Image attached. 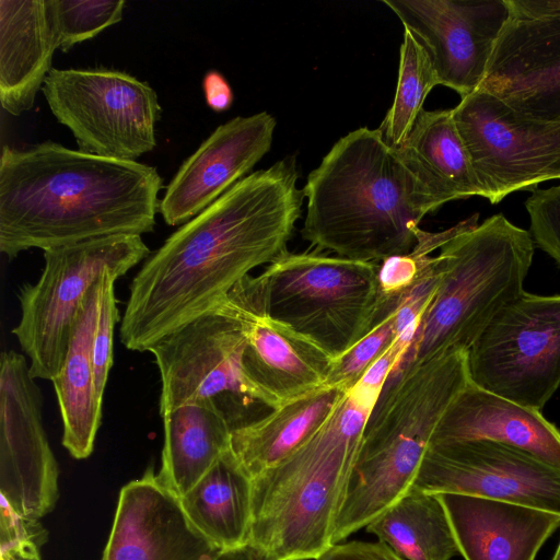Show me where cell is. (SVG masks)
<instances>
[{
	"mask_svg": "<svg viewBox=\"0 0 560 560\" xmlns=\"http://www.w3.org/2000/svg\"><path fill=\"white\" fill-rule=\"evenodd\" d=\"M551 560H560V542Z\"/></svg>",
	"mask_w": 560,
	"mask_h": 560,
	"instance_id": "cell-38",
	"label": "cell"
},
{
	"mask_svg": "<svg viewBox=\"0 0 560 560\" xmlns=\"http://www.w3.org/2000/svg\"><path fill=\"white\" fill-rule=\"evenodd\" d=\"M104 271L89 289L72 326L63 364L52 378L62 420V445L77 459L93 450L102 419L103 397L96 389L93 338L106 280Z\"/></svg>",
	"mask_w": 560,
	"mask_h": 560,
	"instance_id": "cell-22",
	"label": "cell"
},
{
	"mask_svg": "<svg viewBox=\"0 0 560 560\" xmlns=\"http://www.w3.org/2000/svg\"><path fill=\"white\" fill-rule=\"evenodd\" d=\"M534 244L528 231L502 213L446 242L438 254L442 264L438 289L387 381L445 353L468 351L491 320L524 292Z\"/></svg>",
	"mask_w": 560,
	"mask_h": 560,
	"instance_id": "cell-6",
	"label": "cell"
},
{
	"mask_svg": "<svg viewBox=\"0 0 560 560\" xmlns=\"http://www.w3.org/2000/svg\"><path fill=\"white\" fill-rule=\"evenodd\" d=\"M48 533L38 518L15 512L0 497V551L14 560H40Z\"/></svg>",
	"mask_w": 560,
	"mask_h": 560,
	"instance_id": "cell-32",
	"label": "cell"
},
{
	"mask_svg": "<svg viewBox=\"0 0 560 560\" xmlns=\"http://www.w3.org/2000/svg\"><path fill=\"white\" fill-rule=\"evenodd\" d=\"M117 273H109L100 307L93 338V369L97 393L104 397L108 374L113 366V339L116 324L121 320L115 294Z\"/></svg>",
	"mask_w": 560,
	"mask_h": 560,
	"instance_id": "cell-34",
	"label": "cell"
},
{
	"mask_svg": "<svg viewBox=\"0 0 560 560\" xmlns=\"http://www.w3.org/2000/svg\"><path fill=\"white\" fill-rule=\"evenodd\" d=\"M163 179L156 168L52 141L3 145L0 252L12 259L92 238L152 232Z\"/></svg>",
	"mask_w": 560,
	"mask_h": 560,
	"instance_id": "cell-2",
	"label": "cell"
},
{
	"mask_svg": "<svg viewBox=\"0 0 560 560\" xmlns=\"http://www.w3.org/2000/svg\"><path fill=\"white\" fill-rule=\"evenodd\" d=\"M1 560H14V559H13V558H10V557L1 556Z\"/></svg>",
	"mask_w": 560,
	"mask_h": 560,
	"instance_id": "cell-39",
	"label": "cell"
},
{
	"mask_svg": "<svg viewBox=\"0 0 560 560\" xmlns=\"http://www.w3.org/2000/svg\"><path fill=\"white\" fill-rule=\"evenodd\" d=\"M394 149L434 210L452 200L483 196L452 109L423 108L405 141Z\"/></svg>",
	"mask_w": 560,
	"mask_h": 560,
	"instance_id": "cell-25",
	"label": "cell"
},
{
	"mask_svg": "<svg viewBox=\"0 0 560 560\" xmlns=\"http://www.w3.org/2000/svg\"><path fill=\"white\" fill-rule=\"evenodd\" d=\"M399 306L392 304L377 306L371 329L332 363L327 385L346 390L352 388L366 370L393 346L400 337L397 319Z\"/></svg>",
	"mask_w": 560,
	"mask_h": 560,
	"instance_id": "cell-31",
	"label": "cell"
},
{
	"mask_svg": "<svg viewBox=\"0 0 560 560\" xmlns=\"http://www.w3.org/2000/svg\"><path fill=\"white\" fill-rule=\"evenodd\" d=\"M207 105L214 112L228 110L234 100L233 91L225 77L217 70H209L202 80Z\"/></svg>",
	"mask_w": 560,
	"mask_h": 560,
	"instance_id": "cell-36",
	"label": "cell"
},
{
	"mask_svg": "<svg viewBox=\"0 0 560 560\" xmlns=\"http://www.w3.org/2000/svg\"><path fill=\"white\" fill-rule=\"evenodd\" d=\"M179 500L192 526L220 550L248 544L253 480L231 450Z\"/></svg>",
	"mask_w": 560,
	"mask_h": 560,
	"instance_id": "cell-27",
	"label": "cell"
},
{
	"mask_svg": "<svg viewBox=\"0 0 560 560\" xmlns=\"http://www.w3.org/2000/svg\"><path fill=\"white\" fill-rule=\"evenodd\" d=\"M213 560H273L265 550L254 544L220 551Z\"/></svg>",
	"mask_w": 560,
	"mask_h": 560,
	"instance_id": "cell-37",
	"label": "cell"
},
{
	"mask_svg": "<svg viewBox=\"0 0 560 560\" xmlns=\"http://www.w3.org/2000/svg\"><path fill=\"white\" fill-rule=\"evenodd\" d=\"M42 92L80 151L136 161L156 145L155 124L161 114L158 94L127 72L52 68Z\"/></svg>",
	"mask_w": 560,
	"mask_h": 560,
	"instance_id": "cell-9",
	"label": "cell"
},
{
	"mask_svg": "<svg viewBox=\"0 0 560 560\" xmlns=\"http://www.w3.org/2000/svg\"><path fill=\"white\" fill-rule=\"evenodd\" d=\"M124 7V0H47L57 49L67 52L120 22Z\"/></svg>",
	"mask_w": 560,
	"mask_h": 560,
	"instance_id": "cell-30",
	"label": "cell"
},
{
	"mask_svg": "<svg viewBox=\"0 0 560 560\" xmlns=\"http://www.w3.org/2000/svg\"><path fill=\"white\" fill-rule=\"evenodd\" d=\"M509 15L479 89L520 115L560 122V0H505Z\"/></svg>",
	"mask_w": 560,
	"mask_h": 560,
	"instance_id": "cell-13",
	"label": "cell"
},
{
	"mask_svg": "<svg viewBox=\"0 0 560 560\" xmlns=\"http://www.w3.org/2000/svg\"><path fill=\"white\" fill-rule=\"evenodd\" d=\"M213 310L240 323L246 340L247 375L278 407L327 385L334 361L315 343L269 315L257 276L242 279Z\"/></svg>",
	"mask_w": 560,
	"mask_h": 560,
	"instance_id": "cell-17",
	"label": "cell"
},
{
	"mask_svg": "<svg viewBox=\"0 0 560 560\" xmlns=\"http://www.w3.org/2000/svg\"><path fill=\"white\" fill-rule=\"evenodd\" d=\"M150 249L141 235L119 234L44 250V268L35 283L19 292L21 317L12 329L30 359L36 380L52 381L66 357L79 308L106 270L126 275Z\"/></svg>",
	"mask_w": 560,
	"mask_h": 560,
	"instance_id": "cell-8",
	"label": "cell"
},
{
	"mask_svg": "<svg viewBox=\"0 0 560 560\" xmlns=\"http://www.w3.org/2000/svg\"><path fill=\"white\" fill-rule=\"evenodd\" d=\"M435 85H439V80L430 57L412 34L405 30L395 98L378 128L392 148L405 141Z\"/></svg>",
	"mask_w": 560,
	"mask_h": 560,
	"instance_id": "cell-29",
	"label": "cell"
},
{
	"mask_svg": "<svg viewBox=\"0 0 560 560\" xmlns=\"http://www.w3.org/2000/svg\"><path fill=\"white\" fill-rule=\"evenodd\" d=\"M465 560H535L560 515L492 499L439 493Z\"/></svg>",
	"mask_w": 560,
	"mask_h": 560,
	"instance_id": "cell-20",
	"label": "cell"
},
{
	"mask_svg": "<svg viewBox=\"0 0 560 560\" xmlns=\"http://www.w3.org/2000/svg\"><path fill=\"white\" fill-rule=\"evenodd\" d=\"M58 464L43 423V397L25 357H0V497L40 518L58 500Z\"/></svg>",
	"mask_w": 560,
	"mask_h": 560,
	"instance_id": "cell-15",
	"label": "cell"
},
{
	"mask_svg": "<svg viewBox=\"0 0 560 560\" xmlns=\"http://www.w3.org/2000/svg\"><path fill=\"white\" fill-rule=\"evenodd\" d=\"M404 560H451L459 553L439 493L410 489L366 525Z\"/></svg>",
	"mask_w": 560,
	"mask_h": 560,
	"instance_id": "cell-28",
	"label": "cell"
},
{
	"mask_svg": "<svg viewBox=\"0 0 560 560\" xmlns=\"http://www.w3.org/2000/svg\"><path fill=\"white\" fill-rule=\"evenodd\" d=\"M315 560H404L383 542L335 544Z\"/></svg>",
	"mask_w": 560,
	"mask_h": 560,
	"instance_id": "cell-35",
	"label": "cell"
},
{
	"mask_svg": "<svg viewBox=\"0 0 560 560\" xmlns=\"http://www.w3.org/2000/svg\"><path fill=\"white\" fill-rule=\"evenodd\" d=\"M427 51L439 84L478 90L509 15L505 0H382Z\"/></svg>",
	"mask_w": 560,
	"mask_h": 560,
	"instance_id": "cell-16",
	"label": "cell"
},
{
	"mask_svg": "<svg viewBox=\"0 0 560 560\" xmlns=\"http://www.w3.org/2000/svg\"><path fill=\"white\" fill-rule=\"evenodd\" d=\"M301 234L315 250L366 262L409 254L434 208L378 129L340 138L308 174Z\"/></svg>",
	"mask_w": 560,
	"mask_h": 560,
	"instance_id": "cell-3",
	"label": "cell"
},
{
	"mask_svg": "<svg viewBox=\"0 0 560 560\" xmlns=\"http://www.w3.org/2000/svg\"><path fill=\"white\" fill-rule=\"evenodd\" d=\"M161 418L164 440L156 476L180 498L230 450L233 425L215 400L184 405Z\"/></svg>",
	"mask_w": 560,
	"mask_h": 560,
	"instance_id": "cell-26",
	"label": "cell"
},
{
	"mask_svg": "<svg viewBox=\"0 0 560 560\" xmlns=\"http://www.w3.org/2000/svg\"><path fill=\"white\" fill-rule=\"evenodd\" d=\"M346 389L326 385L232 430L230 450L252 480L290 456L331 417Z\"/></svg>",
	"mask_w": 560,
	"mask_h": 560,
	"instance_id": "cell-24",
	"label": "cell"
},
{
	"mask_svg": "<svg viewBox=\"0 0 560 560\" xmlns=\"http://www.w3.org/2000/svg\"><path fill=\"white\" fill-rule=\"evenodd\" d=\"M380 396L346 392L325 424L253 479L249 541L273 560L316 559L330 546L370 415Z\"/></svg>",
	"mask_w": 560,
	"mask_h": 560,
	"instance_id": "cell-4",
	"label": "cell"
},
{
	"mask_svg": "<svg viewBox=\"0 0 560 560\" xmlns=\"http://www.w3.org/2000/svg\"><path fill=\"white\" fill-rule=\"evenodd\" d=\"M276 119L267 112L220 125L183 162L160 201L166 224H184L228 191L270 150Z\"/></svg>",
	"mask_w": 560,
	"mask_h": 560,
	"instance_id": "cell-18",
	"label": "cell"
},
{
	"mask_svg": "<svg viewBox=\"0 0 560 560\" xmlns=\"http://www.w3.org/2000/svg\"><path fill=\"white\" fill-rule=\"evenodd\" d=\"M380 264L318 250L284 252L258 276L267 312L334 362L372 327Z\"/></svg>",
	"mask_w": 560,
	"mask_h": 560,
	"instance_id": "cell-7",
	"label": "cell"
},
{
	"mask_svg": "<svg viewBox=\"0 0 560 560\" xmlns=\"http://www.w3.org/2000/svg\"><path fill=\"white\" fill-rule=\"evenodd\" d=\"M411 488L504 501L560 515V467L490 441L431 444Z\"/></svg>",
	"mask_w": 560,
	"mask_h": 560,
	"instance_id": "cell-14",
	"label": "cell"
},
{
	"mask_svg": "<svg viewBox=\"0 0 560 560\" xmlns=\"http://www.w3.org/2000/svg\"><path fill=\"white\" fill-rule=\"evenodd\" d=\"M525 208L534 243L560 265V185L534 189Z\"/></svg>",
	"mask_w": 560,
	"mask_h": 560,
	"instance_id": "cell-33",
	"label": "cell"
},
{
	"mask_svg": "<svg viewBox=\"0 0 560 560\" xmlns=\"http://www.w3.org/2000/svg\"><path fill=\"white\" fill-rule=\"evenodd\" d=\"M57 49L47 0H0V102L13 116L31 109Z\"/></svg>",
	"mask_w": 560,
	"mask_h": 560,
	"instance_id": "cell-23",
	"label": "cell"
},
{
	"mask_svg": "<svg viewBox=\"0 0 560 560\" xmlns=\"http://www.w3.org/2000/svg\"><path fill=\"white\" fill-rule=\"evenodd\" d=\"M220 551L149 467L121 488L101 560H213Z\"/></svg>",
	"mask_w": 560,
	"mask_h": 560,
	"instance_id": "cell-19",
	"label": "cell"
},
{
	"mask_svg": "<svg viewBox=\"0 0 560 560\" xmlns=\"http://www.w3.org/2000/svg\"><path fill=\"white\" fill-rule=\"evenodd\" d=\"M470 383L540 410L560 387V294L523 292L467 351Z\"/></svg>",
	"mask_w": 560,
	"mask_h": 560,
	"instance_id": "cell-10",
	"label": "cell"
},
{
	"mask_svg": "<svg viewBox=\"0 0 560 560\" xmlns=\"http://www.w3.org/2000/svg\"><path fill=\"white\" fill-rule=\"evenodd\" d=\"M485 198L505 196L560 178V122L524 117L478 89L452 109Z\"/></svg>",
	"mask_w": 560,
	"mask_h": 560,
	"instance_id": "cell-11",
	"label": "cell"
},
{
	"mask_svg": "<svg viewBox=\"0 0 560 560\" xmlns=\"http://www.w3.org/2000/svg\"><path fill=\"white\" fill-rule=\"evenodd\" d=\"M460 441L501 443L560 467V431L540 410L508 400L470 382L445 412L431 444Z\"/></svg>",
	"mask_w": 560,
	"mask_h": 560,
	"instance_id": "cell-21",
	"label": "cell"
},
{
	"mask_svg": "<svg viewBox=\"0 0 560 560\" xmlns=\"http://www.w3.org/2000/svg\"><path fill=\"white\" fill-rule=\"evenodd\" d=\"M469 382L467 351L436 357L386 382L363 432L332 545L410 490L440 421Z\"/></svg>",
	"mask_w": 560,
	"mask_h": 560,
	"instance_id": "cell-5",
	"label": "cell"
},
{
	"mask_svg": "<svg viewBox=\"0 0 560 560\" xmlns=\"http://www.w3.org/2000/svg\"><path fill=\"white\" fill-rule=\"evenodd\" d=\"M245 346L240 323L215 310L153 345L149 352L161 376L160 415L192 402H219L222 396H229L243 407L277 408L247 375Z\"/></svg>",
	"mask_w": 560,
	"mask_h": 560,
	"instance_id": "cell-12",
	"label": "cell"
},
{
	"mask_svg": "<svg viewBox=\"0 0 560 560\" xmlns=\"http://www.w3.org/2000/svg\"><path fill=\"white\" fill-rule=\"evenodd\" d=\"M296 182L295 159L284 158L241 179L166 238L130 283L121 343L149 351L287 252L305 198Z\"/></svg>",
	"mask_w": 560,
	"mask_h": 560,
	"instance_id": "cell-1",
	"label": "cell"
}]
</instances>
